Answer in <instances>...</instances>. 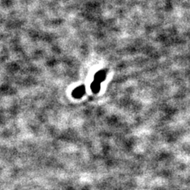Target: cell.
I'll return each instance as SVG.
<instances>
[{
	"mask_svg": "<svg viewBox=\"0 0 190 190\" xmlns=\"http://www.w3.org/2000/svg\"><path fill=\"white\" fill-rule=\"evenodd\" d=\"M91 90H92V92L94 93V94H97V93L99 92V90H100V88H101V85H100V82H96V81H94V82L91 83Z\"/></svg>",
	"mask_w": 190,
	"mask_h": 190,
	"instance_id": "3957f363",
	"label": "cell"
},
{
	"mask_svg": "<svg viewBox=\"0 0 190 190\" xmlns=\"http://www.w3.org/2000/svg\"><path fill=\"white\" fill-rule=\"evenodd\" d=\"M105 72L104 71H100V72H97L94 75V79H95L94 81H96V82H102L105 80Z\"/></svg>",
	"mask_w": 190,
	"mask_h": 190,
	"instance_id": "7a4b0ae2",
	"label": "cell"
},
{
	"mask_svg": "<svg viewBox=\"0 0 190 190\" xmlns=\"http://www.w3.org/2000/svg\"><path fill=\"white\" fill-rule=\"evenodd\" d=\"M85 91H86L85 86H78V87L75 88V89L73 90V92H72V95H73L74 98H80L83 96V94H85Z\"/></svg>",
	"mask_w": 190,
	"mask_h": 190,
	"instance_id": "6da1fadb",
	"label": "cell"
}]
</instances>
